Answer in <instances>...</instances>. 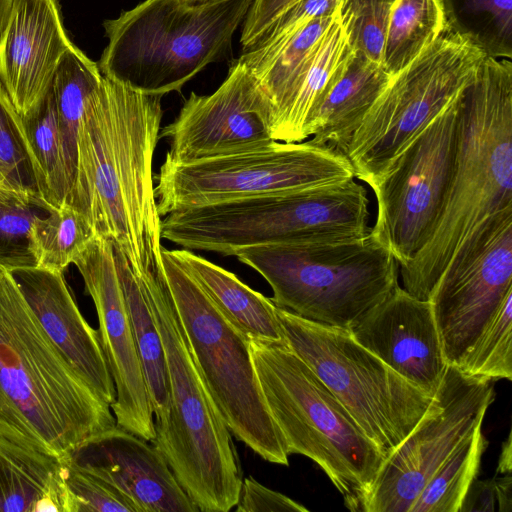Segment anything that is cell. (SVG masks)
Instances as JSON below:
<instances>
[{"label":"cell","mask_w":512,"mask_h":512,"mask_svg":"<svg viewBox=\"0 0 512 512\" xmlns=\"http://www.w3.org/2000/svg\"><path fill=\"white\" fill-rule=\"evenodd\" d=\"M23 129L41 184V197L52 208L66 203L68 183L52 84L24 115Z\"/></svg>","instance_id":"4dcf8cb0"},{"label":"cell","mask_w":512,"mask_h":512,"mask_svg":"<svg viewBox=\"0 0 512 512\" xmlns=\"http://www.w3.org/2000/svg\"><path fill=\"white\" fill-rule=\"evenodd\" d=\"M234 256L268 282L277 307L346 329L399 285L397 260L370 231L356 239L247 246Z\"/></svg>","instance_id":"ba28073f"},{"label":"cell","mask_w":512,"mask_h":512,"mask_svg":"<svg viewBox=\"0 0 512 512\" xmlns=\"http://www.w3.org/2000/svg\"><path fill=\"white\" fill-rule=\"evenodd\" d=\"M73 264L96 308L101 345L115 385L111 410L116 425L151 442L155 437L154 415L112 241L95 237Z\"/></svg>","instance_id":"e0dca14e"},{"label":"cell","mask_w":512,"mask_h":512,"mask_svg":"<svg viewBox=\"0 0 512 512\" xmlns=\"http://www.w3.org/2000/svg\"><path fill=\"white\" fill-rule=\"evenodd\" d=\"M485 56L443 30L392 76L352 136L344 155L368 185L449 104Z\"/></svg>","instance_id":"8fae6325"},{"label":"cell","mask_w":512,"mask_h":512,"mask_svg":"<svg viewBox=\"0 0 512 512\" xmlns=\"http://www.w3.org/2000/svg\"><path fill=\"white\" fill-rule=\"evenodd\" d=\"M392 76L381 63L352 51L311 115L306 128L311 143L342 154Z\"/></svg>","instance_id":"7402d4cb"},{"label":"cell","mask_w":512,"mask_h":512,"mask_svg":"<svg viewBox=\"0 0 512 512\" xmlns=\"http://www.w3.org/2000/svg\"><path fill=\"white\" fill-rule=\"evenodd\" d=\"M494 398L492 380L447 365L428 411L384 460L356 512H410L436 470L482 425Z\"/></svg>","instance_id":"5bb4252c"},{"label":"cell","mask_w":512,"mask_h":512,"mask_svg":"<svg viewBox=\"0 0 512 512\" xmlns=\"http://www.w3.org/2000/svg\"><path fill=\"white\" fill-rule=\"evenodd\" d=\"M337 10L331 16L310 20L292 33L266 38L238 58L269 104L271 132L295 97Z\"/></svg>","instance_id":"603a6c76"},{"label":"cell","mask_w":512,"mask_h":512,"mask_svg":"<svg viewBox=\"0 0 512 512\" xmlns=\"http://www.w3.org/2000/svg\"><path fill=\"white\" fill-rule=\"evenodd\" d=\"M0 184H5V183H4V180H3L2 176H1V174H0ZM5 185H6V184H5Z\"/></svg>","instance_id":"bcb514c9"},{"label":"cell","mask_w":512,"mask_h":512,"mask_svg":"<svg viewBox=\"0 0 512 512\" xmlns=\"http://www.w3.org/2000/svg\"><path fill=\"white\" fill-rule=\"evenodd\" d=\"M0 174L6 185L41 197L40 179L21 116L1 83Z\"/></svg>","instance_id":"e575fe53"},{"label":"cell","mask_w":512,"mask_h":512,"mask_svg":"<svg viewBox=\"0 0 512 512\" xmlns=\"http://www.w3.org/2000/svg\"><path fill=\"white\" fill-rule=\"evenodd\" d=\"M352 51L337 10L295 97L271 132L273 140L293 143L308 139L307 123Z\"/></svg>","instance_id":"4316f807"},{"label":"cell","mask_w":512,"mask_h":512,"mask_svg":"<svg viewBox=\"0 0 512 512\" xmlns=\"http://www.w3.org/2000/svg\"><path fill=\"white\" fill-rule=\"evenodd\" d=\"M161 264L179 320L205 386L232 435L265 461L288 466L285 441L271 417L247 338L175 257Z\"/></svg>","instance_id":"9c48e42d"},{"label":"cell","mask_w":512,"mask_h":512,"mask_svg":"<svg viewBox=\"0 0 512 512\" xmlns=\"http://www.w3.org/2000/svg\"><path fill=\"white\" fill-rule=\"evenodd\" d=\"M161 219V238L187 250L234 256L247 246L356 239L368 231L369 199L354 178L186 208Z\"/></svg>","instance_id":"5b68a950"},{"label":"cell","mask_w":512,"mask_h":512,"mask_svg":"<svg viewBox=\"0 0 512 512\" xmlns=\"http://www.w3.org/2000/svg\"><path fill=\"white\" fill-rule=\"evenodd\" d=\"M95 237L89 221L70 204L51 209L33 224L37 267L63 273Z\"/></svg>","instance_id":"836d02e7"},{"label":"cell","mask_w":512,"mask_h":512,"mask_svg":"<svg viewBox=\"0 0 512 512\" xmlns=\"http://www.w3.org/2000/svg\"><path fill=\"white\" fill-rule=\"evenodd\" d=\"M348 330L352 337L430 397L447 367L429 300L396 286Z\"/></svg>","instance_id":"ac0fdd59"},{"label":"cell","mask_w":512,"mask_h":512,"mask_svg":"<svg viewBox=\"0 0 512 512\" xmlns=\"http://www.w3.org/2000/svg\"><path fill=\"white\" fill-rule=\"evenodd\" d=\"M73 45L57 0H13L0 39V83L20 116L47 93L62 55Z\"/></svg>","instance_id":"ffe728a7"},{"label":"cell","mask_w":512,"mask_h":512,"mask_svg":"<svg viewBox=\"0 0 512 512\" xmlns=\"http://www.w3.org/2000/svg\"><path fill=\"white\" fill-rule=\"evenodd\" d=\"M9 273L55 347L111 407L116 391L99 332L81 314L63 273L39 267Z\"/></svg>","instance_id":"44dd1931"},{"label":"cell","mask_w":512,"mask_h":512,"mask_svg":"<svg viewBox=\"0 0 512 512\" xmlns=\"http://www.w3.org/2000/svg\"><path fill=\"white\" fill-rule=\"evenodd\" d=\"M252 3L144 0L103 22L108 44L98 67L104 76L147 94L163 97L180 91L226 56Z\"/></svg>","instance_id":"8992f818"},{"label":"cell","mask_w":512,"mask_h":512,"mask_svg":"<svg viewBox=\"0 0 512 512\" xmlns=\"http://www.w3.org/2000/svg\"><path fill=\"white\" fill-rule=\"evenodd\" d=\"M347 157L308 141L280 142L187 163L165 161L155 176L161 217L174 211L354 178Z\"/></svg>","instance_id":"7c38bea8"},{"label":"cell","mask_w":512,"mask_h":512,"mask_svg":"<svg viewBox=\"0 0 512 512\" xmlns=\"http://www.w3.org/2000/svg\"><path fill=\"white\" fill-rule=\"evenodd\" d=\"M458 97V141L442 210L428 241L400 267L403 288L421 300H429L463 239L512 208L511 59L485 56Z\"/></svg>","instance_id":"3957f363"},{"label":"cell","mask_w":512,"mask_h":512,"mask_svg":"<svg viewBox=\"0 0 512 512\" xmlns=\"http://www.w3.org/2000/svg\"><path fill=\"white\" fill-rule=\"evenodd\" d=\"M60 464L59 458L0 437V512H35Z\"/></svg>","instance_id":"f1b7e54d"},{"label":"cell","mask_w":512,"mask_h":512,"mask_svg":"<svg viewBox=\"0 0 512 512\" xmlns=\"http://www.w3.org/2000/svg\"><path fill=\"white\" fill-rule=\"evenodd\" d=\"M298 0H253L242 24L240 42L243 50L256 45L272 23Z\"/></svg>","instance_id":"ab89813d"},{"label":"cell","mask_w":512,"mask_h":512,"mask_svg":"<svg viewBox=\"0 0 512 512\" xmlns=\"http://www.w3.org/2000/svg\"><path fill=\"white\" fill-rule=\"evenodd\" d=\"M440 0H396L389 16L381 64L394 76L444 30Z\"/></svg>","instance_id":"f546056e"},{"label":"cell","mask_w":512,"mask_h":512,"mask_svg":"<svg viewBox=\"0 0 512 512\" xmlns=\"http://www.w3.org/2000/svg\"><path fill=\"white\" fill-rule=\"evenodd\" d=\"M445 30L496 59L512 57V0H440Z\"/></svg>","instance_id":"83f0119b"},{"label":"cell","mask_w":512,"mask_h":512,"mask_svg":"<svg viewBox=\"0 0 512 512\" xmlns=\"http://www.w3.org/2000/svg\"><path fill=\"white\" fill-rule=\"evenodd\" d=\"M511 294L512 208H507L463 239L429 297L447 365H462Z\"/></svg>","instance_id":"9a60e30c"},{"label":"cell","mask_w":512,"mask_h":512,"mask_svg":"<svg viewBox=\"0 0 512 512\" xmlns=\"http://www.w3.org/2000/svg\"><path fill=\"white\" fill-rule=\"evenodd\" d=\"M161 99L103 75L85 107L66 200L98 237L112 241L144 280L163 273L152 173Z\"/></svg>","instance_id":"6da1fadb"},{"label":"cell","mask_w":512,"mask_h":512,"mask_svg":"<svg viewBox=\"0 0 512 512\" xmlns=\"http://www.w3.org/2000/svg\"><path fill=\"white\" fill-rule=\"evenodd\" d=\"M181 1H183L184 3H186L188 5H201V4H208V3L217 2V1H221V0H181Z\"/></svg>","instance_id":"f6af8a7d"},{"label":"cell","mask_w":512,"mask_h":512,"mask_svg":"<svg viewBox=\"0 0 512 512\" xmlns=\"http://www.w3.org/2000/svg\"><path fill=\"white\" fill-rule=\"evenodd\" d=\"M114 246L115 263L142 365L154 426H163L170 408L169 378L162 338L149 305L144 282L128 259Z\"/></svg>","instance_id":"d4e9b609"},{"label":"cell","mask_w":512,"mask_h":512,"mask_svg":"<svg viewBox=\"0 0 512 512\" xmlns=\"http://www.w3.org/2000/svg\"><path fill=\"white\" fill-rule=\"evenodd\" d=\"M496 504L494 478H476L466 492L460 512H494Z\"/></svg>","instance_id":"60d3db41"},{"label":"cell","mask_w":512,"mask_h":512,"mask_svg":"<svg viewBox=\"0 0 512 512\" xmlns=\"http://www.w3.org/2000/svg\"><path fill=\"white\" fill-rule=\"evenodd\" d=\"M396 0H342L338 15L353 51L381 63L391 9Z\"/></svg>","instance_id":"8d00e7d4"},{"label":"cell","mask_w":512,"mask_h":512,"mask_svg":"<svg viewBox=\"0 0 512 512\" xmlns=\"http://www.w3.org/2000/svg\"><path fill=\"white\" fill-rule=\"evenodd\" d=\"M490 380L512 379V294L458 368Z\"/></svg>","instance_id":"d590c367"},{"label":"cell","mask_w":512,"mask_h":512,"mask_svg":"<svg viewBox=\"0 0 512 512\" xmlns=\"http://www.w3.org/2000/svg\"><path fill=\"white\" fill-rule=\"evenodd\" d=\"M51 209L39 195L0 184V269L37 267L33 224Z\"/></svg>","instance_id":"d6a6232c"},{"label":"cell","mask_w":512,"mask_h":512,"mask_svg":"<svg viewBox=\"0 0 512 512\" xmlns=\"http://www.w3.org/2000/svg\"><path fill=\"white\" fill-rule=\"evenodd\" d=\"M102 77L98 64L75 45L62 55L54 73L52 90L64 155L68 195L76 172L78 137L85 107Z\"/></svg>","instance_id":"484cf974"},{"label":"cell","mask_w":512,"mask_h":512,"mask_svg":"<svg viewBox=\"0 0 512 512\" xmlns=\"http://www.w3.org/2000/svg\"><path fill=\"white\" fill-rule=\"evenodd\" d=\"M487 446L479 425L432 475L410 512H460L466 492L479 474Z\"/></svg>","instance_id":"1f68e13d"},{"label":"cell","mask_w":512,"mask_h":512,"mask_svg":"<svg viewBox=\"0 0 512 512\" xmlns=\"http://www.w3.org/2000/svg\"><path fill=\"white\" fill-rule=\"evenodd\" d=\"M260 388L288 454L313 460L356 512L385 458L287 344L250 340Z\"/></svg>","instance_id":"52a82bcc"},{"label":"cell","mask_w":512,"mask_h":512,"mask_svg":"<svg viewBox=\"0 0 512 512\" xmlns=\"http://www.w3.org/2000/svg\"><path fill=\"white\" fill-rule=\"evenodd\" d=\"M497 511H512V476L504 474L502 477H494Z\"/></svg>","instance_id":"b9f144b4"},{"label":"cell","mask_w":512,"mask_h":512,"mask_svg":"<svg viewBox=\"0 0 512 512\" xmlns=\"http://www.w3.org/2000/svg\"><path fill=\"white\" fill-rule=\"evenodd\" d=\"M13 0H0V39L7 26Z\"/></svg>","instance_id":"ee69618b"},{"label":"cell","mask_w":512,"mask_h":512,"mask_svg":"<svg viewBox=\"0 0 512 512\" xmlns=\"http://www.w3.org/2000/svg\"><path fill=\"white\" fill-rule=\"evenodd\" d=\"M512 471V439L509 432L506 440L502 442L501 452L498 459L496 474H511Z\"/></svg>","instance_id":"7bdbcfd3"},{"label":"cell","mask_w":512,"mask_h":512,"mask_svg":"<svg viewBox=\"0 0 512 512\" xmlns=\"http://www.w3.org/2000/svg\"><path fill=\"white\" fill-rule=\"evenodd\" d=\"M60 461L67 512H139L134 502L112 485L65 459Z\"/></svg>","instance_id":"74e56055"},{"label":"cell","mask_w":512,"mask_h":512,"mask_svg":"<svg viewBox=\"0 0 512 512\" xmlns=\"http://www.w3.org/2000/svg\"><path fill=\"white\" fill-rule=\"evenodd\" d=\"M148 442L115 425L61 459L112 485L139 512H199L162 453Z\"/></svg>","instance_id":"d6986e66"},{"label":"cell","mask_w":512,"mask_h":512,"mask_svg":"<svg viewBox=\"0 0 512 512\" xmlns=\"http://www.w3.org/2000/svg\"><path fill=\"white\" fill-rule=\"evenodd\" d=\"M458 93L369 184L377 199L370 232L389 248L399 267L428 241L442 210L458 141Z\"/></svg>","instance_id":"4fadbf2b"},{"label":"cell","mask_w":512,"mask_h":512,"mask_svg":"<svg viewBox=\"0 0 512 512\" xmlns=\"http://www.w3.org/2000/svg\"><path fill=\"white\" fill-rule=\"evenodd\" d=\"M166 355L170 408L151 441L199 512H228L243 476L232 434L197 368L164 273L144 280Z\"/></svg>","instance_id":"277c9868"},{"label":"cell","mask_w":512,"mask_h":512,"mask_svg":"<svg viewBox=\"0 0 512 512\" xmlns=\"http://www.w3.org/2000/svg\"><path fill=\"white\" fill-rule=\"evenodd\" d=\"M288 347L349 412L386 459L418 425L433 398L360 345L346 328L277 307Z\"/></svg>","instance_id":"30bf717a"},{"label":"cell","mask_w":512,"mask_h":512,"mask_svg":"<svg viewBox=\"0 0 512 512\" xmlns=\"http://www.w3.org/2000/svg\"><path fill=\"white\" fill-rule=\"evenodd\" d=\"M116 425L0 269V437L56 458Z\"/></svg>","instance_id":"7a4b0ae2"},{"label":"cell","mask_w":512,"mask_h":512,"mask_svg":"<svg viewBox=\"0 0 512 512\" xmlns=\"http://www.w3.org/2000/svg\"><path fill=\"white\" fill-rule=\"evenodd\" d=\"M271 111L246 65H231L209 95L191 92L159 137L168 139L165 161L187 163L264 147L271 142Z\"/></svg>","instance_id":"2e32d148"},{"label":"cell","mask_w":512,"mask_h":512,"mask_svg":"<svg viewBox=\"0 0 512 512\" xmlns=\"http://www.w3.org/2000/svg\"><path fill=\"white\" fill-rule=\"evenodd\" d=\"M237 512H307L308 509L288 496L267 488L252 476L243 479Z\"/></svg>","instance_id":"f35d334b"},{"label":"cell","mask_w":512,"mask_h":512,"mask_svg":"<svg viewBox=\"0 0 512 512\" xmlns=\"http://www.w3.org/2000/svg\"><path fill=\"white\" fill-rule=\"evenodd\" d=\"M223 314L250 340L287 344L270 298L242 282L234 273L190 250H172Z\"/></svg>","instance_id":"cb8c5ba5"}]
</instances>
